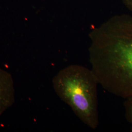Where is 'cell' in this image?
<instances>
[{
  "label": "cell",
  "mask_w": 132,
  "mask_h": 132,
  "mask_svg": "<svg viewBox=\"0 0 132 132\" xmlns=\"http://www.w3.org/2000/svg\"><path fill=\"white\" fill-rule=\"evenodd\" d=\"M125 118L131 126L132 131V97L125 99L124 103Z\"/></svg>",
  "instance_id": "obj_4"
},
{
  "label": "cell",
  "mask_w": 132,
  "mask_h": 132,
  "mask_svg": "<svg viewBox=\"0 0 132 132\" xmlns=\"http://www.w3.org/2000/svg\"><path fill=\"white\" fill-rule=\"evenodd\" d=\"M98 85L90 69L76 64L62 69L52 79L58 96L82 122L94 130L99 125Z\"/></svg>",
  "instance_id": "obj_2"
},
{
  "label": "cell",
  "mask_w": 132,
  "mask_h": 132,
  "mask_svg": "<svg viewBox=\"0 0 132 132\" xmlns=\"http://www.w3.org/2000/svg\"><path fill=\"white\" fill-rule=\"evenodd\" d=\"M15 102L14 82L9 72L0 68V116Z\"/></svg>",
  "instance_id": "obj_3"
},
{
  "label": "cell",
  "mask_w": 132,
  "mask_h": 132,
  "mask_svg": "<svg viewBox=\"0 0 132 132\" xmlns=\"http://www.w3.org/2000/svg\"><path fill=\"white\" fill-rule=\"evenodd\" d=\"M122 1L126 9L132 12V0H122Z\"/></svg>",
  "instance_id": "obj_5"
},
{
  "label": "cell",
  "mask_w": 132,
  "mask_h": 132,
  "mask_svg": "<svg viewBox=\"0 0 132 132\" xmlns=\"http://www.w3.org/2000/svg\"><path fill=\"white\" fill-rule=\"evenodd\" d=\"M90 69L111 94L132 97V16L111 17L89 33Z\"/></svg>",
  "instance_id": "obj_1"
}]
</instances>
